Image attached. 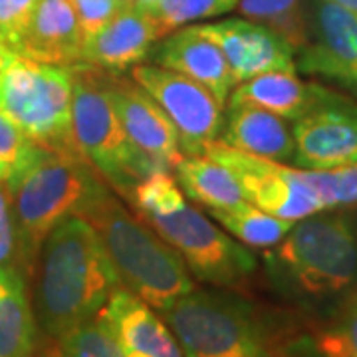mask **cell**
<instances>
[{
    "mask_svg": "<svg viewBox=\"0 0 357 357\" xmlns=\"http://www.w3.org/2000/svg\"><path fill=\"white\" fill-rule=\"evenodd\" d=\"M82 46L84 34L72 0H40L16 54L70 68L82 62Z\"/></svg>",
    "mask_w": 357,
    "mask_h": 357,
    "instance_id": "cell-18",
    "label": "cell"
},
{
    "mask_svg": "<svg viewBox=\"0 0 357 357\" xmlns=\"http://www.w3.org/2000/svg\"><path fill=\"white\" fill-rule=\"evenodd\" d=\"M72 6L76 10L84 40L98 34L103 26L109 24L121 13L117 0H72Z\"/></svg>",
    "mask_w": 357,
    "mask_h": 357,
    "instance_id": "cell-31",
    "label": "cell"
},
{
    "mask_svg": "<svg viewBox=\"0 0 357 357\" xmlns=\"http://www.w3.org/2000/svg\"><path fill=\"white\" fill-rule=\"evenodd\" d=\"M40 0H0V46L18 52Z\"/></svg>",
    "mask_w": 357,
    "mask_h": 357,
    "instance_id": "cell-30",
    "label": "cell"
},
{
    "mask_svg": "<svg viewBox=\"0 0 357 357\" xmlns=\"http://www.w3.org/2000/svg\"><path fill=\"white\" fill-rule=\"evenodd\" d=\"M203 155L229 167L243 189L244 199L274 217L298 222L326 211L319 197L314 171L288 167L272 159L244 153L215 141Z\"/></svg>",
    "mask_w": 357,
    "mask_h": 357,
    "instance_id": "cell-9",
    "label": "cell"
},
{
    "mask_svg": "<svg viewBox=\"0 0 357 357\" xmlns=\"http://www.w3.org/2000/svg\"><path fill=\"white\" fill-rule=\"evenodd\" d=\"M44 147L24 135L6 115L0 114V185L10 192L38 159Z\"/></svg>",
    "mask_w": 357,
    "mask_h": 357,
    "instance_id": "cell-26",
    "label": "cell"
},
{
    "mask_svg": "<svg viewBox=\"0 0 357 357\" xmlns=\"http://www.w3.org/2000/svg\"><path fill=\"white\" fill-rule=\"evenodd\" d=\"M173 171L183 192L206 211L230 208L246 201L234 173L208 155H185Z\"/></svg>",
    "mask_w": 357,
    "mask_h": 357,
    "instance_id": "cell-22",
    "label": "cell"
},
{
    "mask_svg": "<svg viewBox=\"0 0 357 357\" xmlns=\"http://www.w3.org/2000/svg\"><path fill=\"white\" fill-rule=\"evenodd\" d=\"M107 189L82 155L42 149L10 195L18 268L30 280L40 248L56 225L84 211Z\"/></svg>",
    "mask_w": 357,
    "mask_h": 357,
    "instance_id": "cell-3",
    "label": "cell"
},
{
    "mask_svg": "<svg viewBox=\"0 0 357 357\" xmlns=\"http://www.w3.org/2000/svg\"><path fill=\"white\" fill-rule=\"evenodd\" d=\"M105 84L131 145L173 171L185 155L181 151L177 129L159 103L131 76L105 72Z\"/></svg>",
    "mask_w": 357,
    "mask_h": 357,
    "instance_id": "cell-13",
    "label": "cell"
},
{
    "mask_svg": "<svg viewBox=\"0 0 357 357\" xmlns=\"http://www.w3.org/2000/svg\"><path fill=\"white\" fill-rule=\"evenodd\" d=\"M0 357H40V328L18 266H0Z\"/></svg>",
    "mask_w": 357,
    "mask_h": 357,
    "instance_id": "cell-21",
    "label": "cell"
},
{
    "mask_svg": "<svg viewBox=\"0 0 357 357\" xmlns=\"http://www.w3.org/2000/svg\"><path fill=\"white\" fill-rule=\"evenodd\" d=\"M161 318L185 357H294L262 312L229 288H195Z\"/></svg>",
    "mask_w": 357,
    "mask_h": 357,
    "instance_id": "cell-4",
    "label": "cell"
},
{
    "mask_svg": "<svg viewBox=\"0 0 357 357\" xmlns=\"http://www.w3.org/2000/svg\"><path fill=\"white\" fill-rule=\"evenodd\" d=\"M0 114L40 147L79 155L72 135V70L8 52L0 66Z\"/></svg>",
    "mask_w": 357,
    "mask_h": 357,
    "instance_id": "cell-6",
    "label": "cell"
},
{
    "mask_svg": "<svg viewBox=\"0 0 357 357\" xmlns=\"http://www.w3.org/2000/svg\"><path fill=\"white\" fill-rule=\"evenodd\" d=\"M121 10H128V8H133V0H117Z\"/></svg>",
    "mask_w": 357,
    "mask_h": 357,
    "instance_id": "cell-35",
    "label": "cell"
},
{
    "mask_svg": "<svg viewBox=\"0 0 357 357\" xmlns=\"http://www.w3.org/2000/svg\"><path fill=\"white\" fill-rule=\"evenodd\" d=\"M163 38L151 14L128 8L115 16L98 34L84 40L82 62L112 74H123L149 58V52Z\"/></svg>",
    "mask_w": 357,
    "mask_h": 357,
    "instance_id": "cell-16",
    "label": "cell"
},
{
    "mask_svg": "<svg viewBox=\"0 0 357 357\" xmlns=\"http://www.w3.org/2000/svg\"><path fill=\"white\" fill-rule=\"evenodd\" d=\"M316 344L326 357H357V296Z\"/></svg>",
    "mask_w": 357,
    "mask_h": 357,
    "instance_id": "cell-29",
    "label": "cell"
},
{
    "mask_svg": "<svg viewBox=\"0 0 357 357\" xmlns=\"http://www.w3.org/2000/svg\"><path fill=\"white\" fill-rule=\"evenodd\" d=\"M70 70L74 143L100 177L112 189L128 195L149 175L171 171L131 145L109 98L105 70L86 62L70 66Z\"/></svg>",
    "mask_w": 357,
    "mask_h": 357,
    "instance_id": "cell-5",
    "label": "cell"
},
{
    "mask_svg": "<svg viewBox=\"0 0 357 357\" xmlns=\"http://www.w3.org/2000/svg\"><path fill=\"white\" fill-rule=\"evenodd\" d=\"M236 6L252 22H260L280 34L294 52L307 44L310 20L302 10V0H238Z\"/></svg>",
    "mask_w": 357,
    "mask_h": 357,
    "instance_id": "cell-24",
    "label": "cell"
},
{
    "mask_svg": "<svg viewBox=\"0 0 357 357\" xmlns=\"http://www.w3.org/2000/svg\"><path fill=\"white\" fill-rule=\"evenodd\" d=\"M82 217L98 230L123 288L159 314L195 290L191 272L178 252L143 218H135L109 187Z\"/></svg>",
    "mask_w": 357,
    "mask_h": 357,
    "instance_id": "cell-2",
    "label": "cell"
},
{
    "mask_svg": "<svg viewBox=\"0 0 357 357\" xmlns=\"http://www.w3.org/2000/svg\"><path fill=\"white\" fill-rule=\"evenodd\" d=\"M100 316L112 328L126 354L145 357H185L175 333L149 304L117 286Z\"/></svg>",
    "mask_w": 357,
    "mask_h": 357,
    "instance_id": "cell-17",
    "label": "cell"
},
{
    "mask_svg": "<svg viewBox=\"0 0 357 357\" xmlns=\"http://www.w3.org/2000/svg\"><path fill=\"white\" fill-rule=\"evenodd\" d=\"M151 62L175 70L208 89L220 105L229 102L236 82L222 50L211 38L197 30V26L167 34L149 52Z\"/></svg>",
    "mask_w": 357,
    "mask_h": 357,
    "instance_id": "cell-15",
    "label": "cell"
},
{
    "mask_svg": "<svg viewBox=\"0 0 357 357\" xmlns=\"http://www.w3.org/2000/svg\"><path fill=\"white\" fill-rule=\"evenodd\" d=\"M129 76L173 121L183 155H203L218 139L225 105L199 82L157 64L133 66Z\"/></svg>",
    "mask_w": 357,
    "mask_h": 357,
    "instance_id": "cell-10",
    "label": "cell"
},
{
    "mask_svg": "<svg viewBox=\"0 0 357 357\" xmlns=\"http://www.w3.org/2000/svg\"><path fill=\"white\" fill-rule=\"evenodd\" d=\"M294 165L335 171L357 163V103L335 93L294 121Z\"/></svg>",
    "mask_w": 357,
    "mask_h": 357,
    "instance_id": "cell-11",
    "label": "cell"
},
{
    "mask_svg": "<svg viewBox=\"0 0 357 357\" xmlns=\"http://www.w3.org/2000/svg\"><path fill=\"white\" fill-rule=\"evenodd\" d=\"M330 96L332 89L302 82L296 72H268L234 86L229 105H256L282 119L298 121Z\"/></svg>",
    "mask_w": 357,
    "mask_h": 357,
    "instance_id": "cell-19",
    "label": "cell"
},
{
    "mask_svg": "<svg viewBox=\"0 0 357 357\" xmlns=\"http://www.w3.org/2000/svg\"><path fill=\"white\" fill-rule=\"evenodd\" d=\"M18 266V243L10 195L0 185V266Z\"/></svg>",
    "mask_w": 357,
    "mask_h": 357,
    "instance_id": "cell-32",
    "label": "cell"
},
{
    "mask_svg": "<svg viewBox=\"0 0 357 357\" xmlns=\"http://www.w3.org/2000/svg\"><path fill=\"white\" fill-rule=\"evenodd\" d=\"M126 197L133 201L137 215L165 217L171 213H177L187 204L181 185L169 171H159L143 178Z\"/></svg>",
    "mask_w": 357,
    "mask_h": 357,
    "instance_id": "cell-27",
    "label": "cell"
},
{
    "mask_svg": "<svg viewBox=\"0 0 357 357\" xmlns=\"http://www.w3.org/2000/svg\"><path fill=\"white\" fill-rule=\"evenodd\" d=\"M208 215L218 220L236 241L252 248L276 246L296 225L290 220L274 217L248 201L230 208H211Z\"/></svg>",
    "mask_w": 357,
    "mask_h": 357,
    "instance_id": "cell-23",
    "label": "cell"
},
{
    "mask_svg": "<svg viewBox=\"0 0 357 357\" xmlns=\"http://www.w3.org/2000/svg\"><path fill=\"white\" fill-rule=\"evenodd\" d=\"M32 276V306L48 340L96 318L121 286L98 230L79 215L64 218L46 236Z\"/></svg>",
    "mask_w": 357,
    "mask_h": 357,
    "instance_id": "cell-1",
    "label": "cell"
},
{
    "mask_svg": "<svg viewBox=\"0 0 357 357\" xmlns=\"http://www.w3.org/2000/svg\"><path fill=\"white\" fill-rule=\"evenodd\" d=\"M50 342L40 357H126L119 340L100 314Z\"/></svg>",
    "mask_w": 357,
    "mask_h": 357,
    "instance_id": "cell-25",
    "label": "cell"
},
{
    "mask_svg": "<svg viewBox=\"0 0 357 357\" xmlns=\"http://www.w3.org/2000/svg\"><path fill=\"white\" fill-rule=\"evenodd\" d=\"M218 141L278 163H292L296 151L292 129L286 119L256 105H229Z\"/></svg>",
    "mask_w": 357,
    "mask_h": 357,
    "instance_id": "cell-20",
    "label": "cell"
},
{
    "mask_svg": "<svg viewBox=\"0 0 357 357\" xmlns=\"http://www.w3.org/2000/svg\"><path fill=\"white\" fill-rule=\"evenodd\" d=\"M151 229L171 244L191 276L215 288H236L256 270L255 255L215 227L199 208L185 204L171 215H139Z\"/></svg>",
    "mask_w": 357,
    "mask_h": 357,
    "instance_id": "cell-8",
    "label": "cell"
},
{
    "mask_svg": "<svg viewBox=\"0 0 357 357\" xmlns=\"http://www.w3.org/2000/svg\"><path fill=\"white\" fill-rule=\"evenodd\" d=\"M236 4L238 0H161L151 16L165 38L189 22L230 13Z\"/></svg>",
    "mask_w": 357,
    "mask_h": 357,
    "instance_id": "cell-28",
    "label": "cell"
},
{
    "mask_svg": "<svg viewBox=\"0 0 357 357\" xmlns=\"http://www.w3.org/2000/svg\"><path fill=\"white\" fill-rule=\"evenodd\" d=\"M276 246V262L310 296L344 292L357 278L356 234L342 215L302 218Z\"/></svg>",
    "mask_w": 357,
    "mask_h": 357,
    "instance_id": "cell-7",
    "label": "cell"
},
{
    "mask_svg": "<svg viewBox=\"0 0 357 357\" xmlns=\"http://www.w3.org/2000/svg\"><path fill=\"white\" fill-rule=\"evenodd\" d=\"M314 36L296 52V70L357 86V13L330 0H318Z\"/></svg>",
    "mask_w": 357,
    "mask_h": 357,
    "instance_id": "cell-14",
    "label": "cell"
},
{
    "mask_svg": "<svg viewBox=\"0 0 357 357\" xmlns=\"http://www.w3.org/2000/svg\"><path fill=\"white\" fill-rule=\"evenodd\" d=\"M161 0H133V8H137L139 13H147L151 14L157 8Z\"/></svg>",
    "mask_w": 357,
    "mask_h": 357,
    "instance_id": "cell-33",
    "label": "cell"
},
{
    "mask_svg": "<svg viewBox=\"0 0 357 357\" xmlns=\"http://www.w3.org/2000/svg\"><path fill=\"white\" fill-rule=\"evenodd\" d=\"M197 30L222 50L236 86L268 72H296L292 46L260 22L230 18L215 24H199Z\"/></svg>",
    "mask_w": 357,
    "mask_h": 357,
    "instance_id": "cell-12",
    "label": "cell"
},
{
    "mask_svg": "<svg viewBox=\"0 0 357 357\" xmlns=\"http://www.w3.org/2000/svg\"><path fill=\"white\" fill-rule=\"evenodd\" d=\"M330 2H335V4H340V6H345V8L356 10L357 13V0H330Z\"/></svg>",
    "mask_w": 357,
    "mask_h": 357,
    "instance_id": "cell-34",
    "label": "cell"
}]
</instances>
